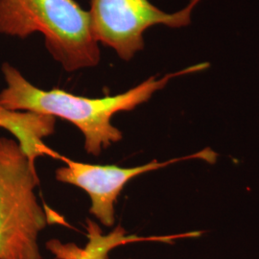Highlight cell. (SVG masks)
<instances>
[{
	"label": "cell",
	"mask_w": 259,
	"mask_h": 259,
	"mask_svg": "<svg viewBox=\"0 0 259 259\" xmlns=\"http://www.w3.org/2000/svg\"><path fill=\"white\" fill-rule=\"evenodd\" d=\"M88 242L83 248H80L74 243H63L53 239L47 243V250L51 251L57 259H109V254L115 248L137 241L173 240L175 236L141 238L134 235H128L122 227H117L112 232L104 234L100 227L95 223L88 221Z\"/></svg>",
	"instance_id": "cell-7"
},
{
	"label": "cell",
	"mask_w": 259,
	"mask_h": 259,
	"mask_svg": "<svg viewBox=\"0 0 259 259\" xmlns=\"http://www.w3.org/2000/svg\"><path fill=\"white\" fill-rule=\"evenodd\" d=\"M55 118L32 111H10L0 108V128L7 130L18 139L19 147L31 165L44 155H56L47 148L42 139L54 132Z\"/></svg>",
	"instance_id": "cell-6"
},
{
	"label": "cell",
	"mask_w": 259,
	"mask_h": 259,
	"mask_svg": "<svg viewBox=\"0 0 259 259\" xmlns=\"http://www.w3.org/2000/svg\"><path fill=\"white\" fill-rule=\"evenodd\" d=\"M217 157L218 154L207 147L185 157L167 161L153 160L143 165L125 168L117 165H94L61 157L65 165L56 170V179L84 190L92 201L90 212L105 227L111 228L115 222L114 204L124 186L133 179L183 160L201 159L207 163H214Z\"/></svg>",
	"instance_id": "cell-5"
},
{
	"label": "cell",
	"mask_w": 259,
	"mask_h": 259,
	"mask_svg": "<svg viewBox=\"0 0 259 259\" xmlns=\"http://www.w3.org/2000/svg\"><path fill=\"white\" fill-rule=\"evenodd\" d=\"M202 1L190 0L183 9L167 13L150 0H90L93 37L99 45L111 48L121 60L129 62L144 49V34L149 28L188 26Z\"/></svg>",
	"instance_id": "cell-4"
},
{
	"label": "cell",
	"mask_w": 259,
	"mask_h": 259,
	"mask_svg": "<svg viewBox=\"0 0 259 259\" xmlns=\"http://www.w3.org/2000/svg\"><path fill=\"white\" fill-rule=\"evenodd\" d=\"M40 33L49 54L67 72L100 63L89 11L75 0H0V34L26 38Z\"/></svg>",
	"instance_id": "cell-2"
},
{
	"label": "cell",
	"mask_w": 259,
	"mask_h": 259,
	"mask_svg": "<svg viewBox=\"0 0 259 259\" xmlns=\"http://www.w3.org/2000/svg\"><path fill=\"white\" fill-rule=\"evenodd\" d=\"M37 184L19 143L0 138V259H41L37 240L48 221L34 191Z\"/></svg>",
	"instance_id": "cell-3"
},
{
	"label": "cell",
	"mask_w": 259,
	"mask_h": 259,
	"mask_svg": "<svg viewBox=\"0 0 259 259\" xmlns=\"http://www.w3.org/2000/svg\"><path fill=\"white\" fill-rule=\"evenodd\" d=\"M208 67L207 62L199 63L162 77L152 76L120 94L90 98L59 89L50 91L38 89L30 83L18 68L9 63H4L1 71L6 88L0 92V108L10 111H32L70 122L82 132L85 151L97 157L103 149L122 139L120 130L111 123L114 114L133 111L139 105L147 102L172 79L202 72Z\"/></svg>",
	"instance_id": "cell-1"
}]
</instances>
